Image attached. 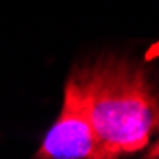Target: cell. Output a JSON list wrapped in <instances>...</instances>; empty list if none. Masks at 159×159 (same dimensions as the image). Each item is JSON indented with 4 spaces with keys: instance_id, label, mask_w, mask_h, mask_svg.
I'll list each match as a JSON object with an SVG mask.
<instances>
[{
    "instance_id": "6da1fadb",
    "label": "cell",
    "mask_w": 159,
    "mask_h": 159,
    "mask_svg": "<svg viewBox=\"0 0 159 159\" xmlns=\"http://www.w3.org/2000/svg\"><path fill=\"white\" fill-rule=\"evenodd\" d=\"M71 75L113 159L150 146L159 132V90L142 63L104 56Z\"/></svg>"
},
{
    "instance_id": "7a4b0ae2",
    "label": "cell",
    "mask_w": 159,
    "mask_h": 159,
    "mask_svg": "<svg viewBox=\"0 0 159 159\" xmlns=\"http://www.w3.org/2000/svg\"><path fill=\"white\" fill-rule=\"evenodd\" d=\"M35 159H113L90 121L73 75L67 77L61 113L46 132Z\"/></svg>"
},
{
    "instance_id": "3957f363",
    "label": "cell",
    "mask_w": 159,
    "mask_h": 159,
    "mask_svg": "<svg viewBox=\"0 0 159 159\" xmlns=\"http://www.w3.org/2000/svg\"><path fill=\"white\" fill-rule=\"evenodd\" d=\"M146 157H148V159H159V138L153 142V146L150 148V152H148Z\"/></svg>"
}]
</instances>
